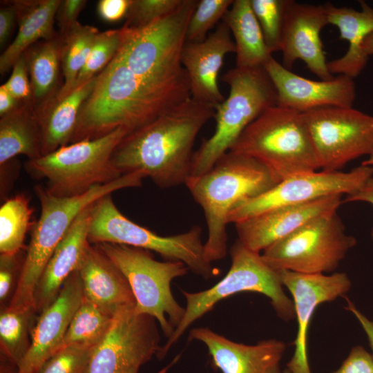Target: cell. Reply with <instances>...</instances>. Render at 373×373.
<instances>
[{"instance_id":"6da1fadb","label":"cell","mask_w":373,"mask_h":373,"mask_svg":"<svg viewBox=\"0 0 373 373\" xmlns=\"http://www.w3.org/2000/svg\"><path fill=\"white\" fill-rule=\"evenodd\" d=\"M215 111L189 97L127 134L113 153V164L122 175L140 173L162 189L185 184L195 140Z\"/></svg>"},{"instance_id":"7a4b0ae2","label":"cell","mask_w":373,"mask_h":373,"mask_svg":"<svg viewBox=\"0 0 373 373\" xmlns=\"http://www.w3.org/2000/svg\"><path fill=\"white\" fill-rule=\"evenodd\" d=\"M277 184L269 169L250 157L228 151L208 171L186 182L203 209L208 236L204 256L211 263L227 254V226L233 209Z\"/></svg>"},{"instance_id":"3957f363","label":"cell","mask_w":373,"mask_h":373,"mask_svg":"<svg viewBox=\"0 0 373 373\" xmlns=\"http://www.w3.org/2000/svg\"><path fill=\"white\" fill-rule=\"evenodd\" d=\"M143 179L140 173L124 174L112 182L95 186L82 195L71 198L55 196L44 186L36 185L35 192L41 206L40 216L33 226L17 286L7 307L35 309L34 295L39 280L55 248L77 216L107 194L141 186Z\"/></svg>"},{"instance_id":"277c9868","label":"cell","mask_w":373,"mask_h":373,"mask_svg":"<svg viewBox=\"0 0 373 373\" xmlns=\"http://www.w3.org/2000/svg\"><path fill=\"white\" fill-rule=\"evenodd\" d=\"M229 151L258 161L277 183L298 173L320 170L302 113L278 105L252 122Z\"/></svg>"},{"instance_id":"5b68a950","label":"cell","mask_w":373,"mask_h":373,"mask_svg":"<svg viewBox=\"0 0 373 373\" xmlns=\"http://www.w3.org/2000/svg\"><path fill=\"white\" fill-rule=\"evenodd\" d=\"M222 81L229 87V95L216 108L213 134L193 153L190 177L208 171L252 122L277 105V92L264 67H235L223 75Z\"/></svg>"},{"instance_id":"8992f818","label":"cell","mask_w":373,"mask_h":373,"mask_svg":"<svg viewBox=\"0 0 373 373\" xmlns=\"http://www.w3.org/2000/svg\"><path fill=\"white\" fill-rule=\"evenodd\" d=\"M130 132L119 127L103 137L83 140L26 162L35 179H46L45 188L57 197L82 195L93 187L112 182L122 174L114 166L113 153Z\"/></svg>"},{"instance_id":"52a82bcc","label":"cell","mask_w":373,"mask_h":373,"mask_svg":"<svg viewBox=\"0 0 373 373\" xmlns=\"http://www.w3.org/2000/svg\"><path fill=\"white\" fill-rule=\"evenodd\" d=\"M231 267L212 287L199 292L182 291L186 301L184 316L158 356L163 357L195 321L209 312L221 300L240 292H256L268 297L277 315L284 321L295 318L294 303L283 289L278 271L271 268L262 255L247 248L238 240L230 249Z\"/></svg>"},{"instance_id":"ba28073f","label":"cell","mask_w":373,"mask_h":373,"mask_svg":"<svg viewBox=\"0 0 373 373\" xmlns=\"http://www.w3.org/2000/svg\"><path fill=\"white\" fill-rule=\"evenodd\" d=\"M201 236L202 229L198 225L175 235L156 234L124 216L115 204L111 193L90 207V244L107 242L153 251L167 260L181 261L195 274L209 279L216 276L219 270L206 260Z\"/></svg>"},{"instance_id":"9c48e42d","label":"cell","mask_w":373,"mask_h":373,"mask_svg":"<svg viewBox=\"0 0 373 373\" xmlns=\"http://www.w3.org/2000/svg\"><path fill=\"white\" fill-rule=\"evenodd\" d=\"M97 245L126 278L136 312L153 317L169 338L185 314L172 294L171 283L186 274L187 266L181 261H157L150 251L140 248L107 242Z\"/></svg>"},{"instance_id":"30bf717a","label":"cell","mask_w":373,"mask_h":373,"mask_svg":"<svg viewBox=\"0 0 373 373\" xmlns=\"http://www.w3.org/2000/svg\"><path fill=\"white\" fill-rule=\"evenodd\" d=\"M356 239L345 232L337 211L319 216L263 251L265 262L276 271L325 274L335 270Z\"/></svg>"},{"instance_id":"8fae6325","label":"cell","mask_w":373,"mask_h":373,"mask_svg":"<svg viewBox=\"0 0 373 373\" xmlns=\"http://www.w3.org/2000/svg\"><path fill=\"white\" fill-rule=\"evenodd\" d=\"M320 170L338 171L373 155V116L353 107L328 106L302 113Z\"/></svg>"},{"instance_id":"7c38bea8","label":"cell","mask_w":373,"mask_h":373,"mask_svg":"<svg viewBox=\"0 0 373 373\" xmlns=\"http://www.w3.org/2000/svg\"><path fill=\"white\" fill-rule=\"evenodd\" d=\"M160 339L153 317L138 314L135 306L124 307L94 347L86 373H138L142 365L158 356Z\"/></svg>"},{"instance_id":"4fadbf2b","label":"cell","mask_w":373,"mask_h":373,"mask_svg":"<svg viewBox=\"0 0 373 373\" xmlns=\"http://www.w3.org/2000/svg\"><path fill=\"white\" fill-rule=\"evenodd\" d=\"M373 177V166L361 165L347 172L323 170L292 175L267 191L245 200L230 213L229 223H236L285 206L307 203L332 195H350Z\"/></svg>"},{"instance_id":"5bb4252c","label":"cell","mask_w":373,"mask_h":373,"mask_svg":"<svg viewBox=\"0 0 373 373\" xmlns=\"http://www.w3.org/2000/svg\"><path fill=\"white\" fill-rule=\"evenodd\" d=\"M283 286L292 296L298 330L295 350L287 363L289 373H312L307 356V335L310 321L316 307L339 297H346L352 283L345 273L301 274L282 270L278 271Z\"/></svg>"},{"instance_id":"9a60e30c","label":"cell","mask_w":373,"mask_h":373,"mask_svg":"<svg viewBox=\"0 0 373 373\" xmlns=\"http://www.w3.org/2000/svg\"><path fill=\"white\" fill-rule=\"evenodd\" d=\"M327 24L324 5L287 0L279 46L283 66L291 70L294 62L300 59L321 80L334 79L328 70L321 39V32Z\"/></svg>"},{"instance_id":"2e32d148","label":"cell","mask_w":373,"mask_h":373,"mask_svg":"<svg viewBox=\"0 0 373 373\" xmlns=\"http://www.w3.org/2000/svg\"><path fill=\"white\" fill-rule=\"evenodd\" d=\"M264 68L277 92V105L299 113L328 107H352L356 86L352 78L338 75L316 81L296 75L273 57Z\"/></svg>"},{"instance_id":"e0dca14e","label":"cell","mask_w":373,"mask_h":373,"mask_svg":"<svg viewBox=\"0 0 373 373\" xmlns=\"http://www.w3.org/2000/svg\"><path fill=\"white\" fill-rule=\"evenodd\" d=\"M84 296L77 271L64 282L55 300L38 317L30 334V345L16 373H37L61 347L70 322Z\"/></svg>"},{"instance_id":"ac0fdd59","label":"cell","mask_w":373,"mask_h":373,"mask_svg":"<svg viewBox=\"0 0 373 373\" xmlns=\"http://www.w3.org/2000/svg\"><path fill=\"white\" fill-rule=\"evenodd\" d=\"M342 202V195H332L264 212L234 224L238 240L247 248L260 253L312 219L337 211Z\"/></svg>"},{"instance_id":"d6986e66","label":"cell","mask_w":373,"mask_h":373,"mask_svg":"<svg viewBox=\"0 0 373 373\" xmlns=\"http://www.w3.org/2000/svg\"><path fill=\"white\" fill-rule=\"evenodd\" d=\"M228 26L222 21L200 42L185 43L181 55L187 73L191 97L213 106L224 97L218 86V75L225 56L236 52L234 41Z\"/></svg>"},{"instance_id":"ffe728a7","label":"cell","mask_w":373,"mask_h":373,"mask_svg":"<svg viewBox=\"0 0 373 373\" xmlns=\"http://www.w3.org/2000/svg\"><path fill=\"white\" fill-rule=\"evenodd\" d=\"M189 339L203 343L213 365L222 373H282L280 363L286 344L276 339L249 345L233 342L207 327L194 328Z\"/></svg>"},{"instance_id":"44dd1931","label":"cell","mask_w":373,"mask_h":373,"mask_svg":"<svg viewBox=\"0 0 373 373\" xmlns=\"http://www.w3.org/2000/svg\"><path fill=\"white\" fill-rule=\"evenodd\" d=\"M91 205L75 218L44 268L34 295L35 307L39 314L55 300L64 282L77 270L90 244Z\"/></svg>"},{"instance_id":"7402d4cb","label":"cell","mask_w":373,"mask_h":373,"mask_svg":"<svg viewBox=\"0 0 373 373\" xmlns=\"http://www.w3.org/2000/svg\"><path fill=\"white\" fill-rule=\"evenodd\" d=\"M77 271L84 296L107 312L115 316L124 307L135 306L126 278L97 245H88Z\"/></svg>"},{"instance_id":"603a6c76","label":"cell","mask_w":373,"mask_h":373,"mask_svg":"<svg viewBox=\"0 0 373 373\" xmlns=\"http://www.w3.org/2000/svg\"><path fill=\"white\" fill-rule=\"evenodd\" d=\"M361 10L351 8L336 7L331 3L324 4L329 23L336 26L340 38L349 42L346 53L340 58L327 62L332 75L351 78L358 76L367 62L362 50L365 38L373 33V8L364 1H359Z\"/></svg>"},{"instance_id":"cb8c5ba5","label":"cell","mask_w":373,"mask_h":373,"mask_svg":"<svg viewBox=\"0 0 373 373\" xmlns=\"http://www.w3.org/2000/svg\"><path fill=\"white\" fill-rule=\"evenodd\" d=\"M96 77L76 87L66 97H54L35 109L41 135L42 155L70 144L80 108L92 92Z\"/></svg>"},{"instance_id":"d4e9b609","label":"cell","mask_w":373,"mask_h":373,"mask_svg":"<svg viewBox=\"0 0 373 373\" xmlns=\"http://www.w3.org/2000/svg\"><path fill=\"white\" fill-rule=\"evenodd\" d=\"M61 0L14 1L18 31L13 41L0 56V73L12 68L18 59L32 45L55 37L54 23Z\"/></svg>"},{"instance_id":"484cf974","label":"cell","mask_w":373,"mask_h":373,"mask_svg":"<svg viewBox=\"0 0 373 373\" xmlns=\"http://www.w3.org/2000/svg\"><path fill=\"white\" fill-rule=\"evenodd\" d=\"M222 21L234 38L236 67H264L272 55L253 11L251 0H234Z\"/></svg>"},{"instance_id":"4316f807","label":"cell","mask_w":373,"mask_h":373,"mask_svg":"<svg viewBox=\"0 0 373 373\" xmlns=\"http://www.w3.org/2000/svg\"><path fill=\"white\" fill-rule=\"evenodd\" d=\"M19 155L30 160L42 156L41 131L32 102H21L0 119V166Z\"/></svg>"},{"instance_id":"83f0119b","label":"cell","mask_w":373,"mask_h":373,"mask_svg":"<svg viewBox=\"0 0 373 373\" xmlns=\"http://www.w3.org/2000/svg\"><path fill=\"white\" fill-rule=\"evenodd\" d=\"M32 88L35 109L56 96L61 66V37L42 40L23 53Z\"/></svg>"},{"instance_id":"f1b7e54d","label":"cell","mask_w":373,"mask_h":373,"mask_svg":"<svg viewBox=\"0 0 373 373\" xmlns=\"http://www.w3.org/2000/svg\"><path fill=\"white\" fill-rule=\"evenodd\" d=\"M99 30L77 22L61 37V66L64 83L55 98L61 99L75 88L77 76L88 57Z\"/></svg>"},{"instance_id":"f546056e","label":"cell","mask_w":373,"mask_h":373,"mask_svg":"<svg viewBox=\"0 0 373 373\" xmlns=\"http://www.w3.org/2000/svg\"><path fill=\"white\" fill-rule=\"evenodd\" d=\"M114 315L83 296L59 349L71 345L95 347L108 333Z\"/></svg>"},{"instance_id":"4dcf8cb0","label":"cell","mask_w":373,"mask_h":373,"mask_svg":"<svg viewBox=\"0 0 373 373\" xmlns=\"http://www.w3.org/2000/svg\"><path fill=\"white\" fill-rule=\"evenodd\" d=\"M34 308L11 309L4 308L0 315V344L3 356L17 367L28 352Z\"/></svg>"},{"instance_id":"1f68e13d","label":"cell","mask_w":373,"mask_h":373,"mask_svg":"<svg viewBox=\"0 0 373 373\" xmlns=\"http://www.w3.org/2000/svg\"><path fill=\"white\" fill-rule=\"evenodd\" d=\"M32 209L25 195L7 199L0 207V253L17 254L30 226Z\"/></svg>"},{"instance_id":"d6a6232c","label":"cell","mask_w":373,"mask_h":373,"mask_svg":"<svg viewBox=\"0 0 373 373\" xmlns=\"http://www.w3.org/2000/svg\"><path fill=\"white\" fill-rule=\"evenodd\" d=\"M121 41V28L99 32L86 62L77 76L75 88L97 76L106 67L118 51Z\"/></svg>"},{"instance_id":"836d02e7","label":"cell","mask_w":373,"mask_h":373,"mask_svg":"<svg viewBox=\"0 0 373 373\" xmlns=\"http://www.w3.org/2000/svg\"><path fill=\"white\" fill-rule=\"evenodd\" d=\"M287 0H251L267 46L272 54L279 50Z\"/></svg>"},{"instance_id":"e575fe53","label":"cell","mask_w":373,"mask_h":373,"mask_svg":"<svg viewBox=\"0 0 373 373\" xmlns=\"http://www.w3.org/2000/svg\"><path fill=\"white\" fill-rule=\"evenodd\" d=\"M233 0H201L189 21L186 42H200L207 37L208 32L224 16Z\"/></svg>"},{"instance_id":"d590c367","label":"cell","mask_w":373,"mask_h":373,"mask_svg":"<svg viewBox=\"0 0 373 373\" xmlns=\"http://www.w3.org/2000/svg\"><path fill=\"white\" fill-rule=\"evenodd\" d=\"M94 348L71 345L59 349L37 373H86Z\"/></svg>"},{"instance_id":"8d00e7d4","label":"cell","mask_w":373,"mask_h":373,"mask_svg":"<svg viewBox=\"0 0 373 373\" xmlns=\"http://www.w3.org/2000/svg\"><path fill=\"white\" fill-rule=\"evenodd\" d=\"M183 0H131L124 26L144 27L174 11Z\"/></svg>"},{"instance_id":"74e56055","label":"cell","mask_w":373,"mask_h":373,"mask_svg":"<svg viewBox=\"0 0 373 373\" xmlns=\"http://www.w3.org/2000/svg\"><path fill=\"white\" fill-rule=\"evenodd\" d=\"M8 79L2 84L20 102H32V88L23 54L15 63Z\"/></svg>"},{"instance_id":"f35d334b","label":"cell","mask_w":373,"mask_h":373,"mask_svg":"<svg viewBox=\"0 0 373 373\" xmlns=\"http://www.w3.org/2000/svg\"><path fill=\"white\" fill-rule=\"evenodd\" d=\"M332 373H373V356L363 347L354 346L341 367Z\"/></svg>"},{"instance_id":"ab89813d","label":"cell","mask_w":373,"mask_h":373,"mask_svg":"<svg viewBox=\"0 0 373 373\" xmlns=\"http://www.w3.org/2000/svg\"><path fill=\"white\" fill-rule=\"evenodd\" d=\"M86 3L85 0H61L55 16L60 35L68 32L78 22L77 17Z\"/></svg>"},{"instance_id":"60d3db41","label":"cell","mask_w":373,"mask_h":373,"mask_svg":"<svg viewBox=\"0 0 373 373\" xmlns=\"http://www.w3.org/2000/svg\"><path fill=\"white\" fill-rule=\"evenodd\" d=\"M17 254L0 255V300L4 302L10 294L17 269Z\"/></svg>"},{"instance_id":"b9f144b4","label":"cell","mask_w":373,"mask_h":373,"mask_svg":"<svg viewBox=\"0 0 373 373\" xmlns=\"http://www.w3.org/2000/svg\"><path fill=\"white\" fill-rule=\"evenodd\" d=\"M131 0H100L97 10L100 18L107 22H115L125 18Z\"/></svg>"},{"instance_id":"7bdbcfd3","label":"cell","mask_w":373,"mask_h":373,"mask_svg":"<svg viewBox=\"0 0 373 373\" xmlns=\"http://www.w3.org/2000/svg\"><path fill=\"white\" fill-rule=\"evenodd\" d=\"M17 21V11L13 2L0 9V45L3 46L12 32Z\"/></svg>"},{"instance_id":"ee69618b","label":"cell","mask_w":373,"mask_h":373,"mask_svg":"<svg viewBox=\"0 0 373 373\" xmlns=\"http://www.w3.org/2000/svg\"><path fill=\"white\" fill-rule=\"evenodd\" d=\"M345 300L347 302V305L345 307V308L354 314L361 324L367 337L369 344L372 352V355L373 356V321L370 320L367 316L362 314L349 298L345 297Z\"/></svg>"},{"instance_id":"f6af8a7d","label":"cell","mask_w":373,"mask_h":373,"mask_svg":"<svg viewBox=\"0 0 373 373\" xmlns=\"http://www.w3.org/2000/svg\"><path fill=\"white\" fill-rule=\"evenodd\" d=\"M364 202L373 207V177L370 178L365 184L357 191L347 195L343 202ZM373 238V228L372 230Z\"/></svg>"},{"instance_id":"bcb514c9","label":"cell","mask_w":373,"mask_h":373,"mask_svg":"<svg viewBox=\"0 0 373 373\" xmlns=\"http://www.w3.org/2000/svg\"><path fill=\"white\" fill-rule=\"evenodd\" d=\"M20 102L11 95L3 85L0 86V115L1 117L16 108Z\"/></svg>"},{"instance_id":"7dc6e473","label":"cell","mask_w":373,"mask_h":373,"mask_svg":"<svg viewBox=\"0 0 373 373\" xmlns=\"http://www.w3.org/2000/svg\"><path fill=\"white\" fill-rule=\"evenodd\" d=\"M362 50L367 56L373 55V33L365 38Z\"/></svg>"},{"instance_id":"c3c4849f","label":"cell","mask_w":373,"mask_h":373,"mask_svg":"<svg viewBox=\"0 0 373 373\" xmlns=\"http://www.w3.org/2000/svg\"><path fill=\"white\" fill-rule=\"evenodd\" d=\"M362 165L373 166V155L369 157L367 160L362 162Z\"/></svg>"},{"instance_id":"681fc988","label":"cell","mask_w":373,"mask_h":373,"mask_svg":"<svg viewBox=\"0 0 373 373\" xmlns=\"http://www.w3.org/2000/svg\"><path fill=\"white\" fill-rule=\"evenodd\" d=\"M282 373H289L287 369L284 370Z\"/></svg>"}]
</instances>
